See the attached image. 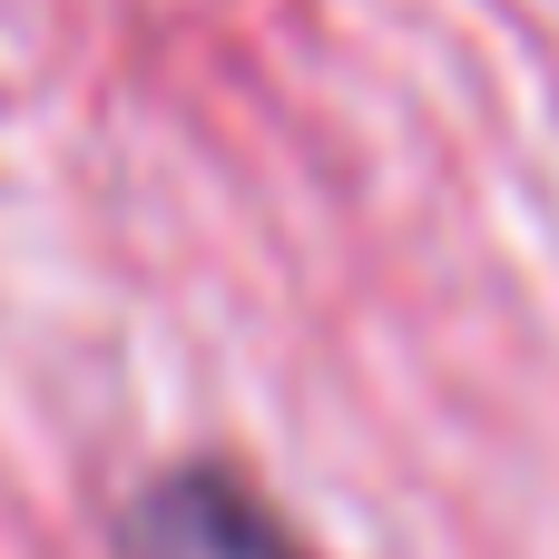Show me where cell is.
<instances>
[{
  "label": "cell",
  "mask_w": 559,
  "mask_h": 559,
  "mask_svg": "<svg viewBox=\"0 0 559 559\" xmlns=\"http://www.w3.org/2000/svg\"><path fill=\"white\" fill-rule=\"evenodd\" d=\"M128 559H314V550L246 472L177 462L128 501Z\"/></svg>",
  "instance_id": "obj_1"
}]
</instances>
